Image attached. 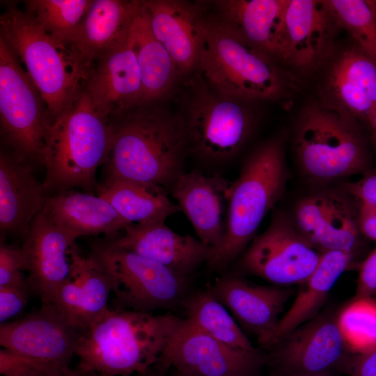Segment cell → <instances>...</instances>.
Returning a JSON list of instances; mask_svg holds the SVG:
<instances>
[{"mask_svg":"<svg viewBox=\"0 0 376 376\" xmlns=\"http://www.w3.org/2000/svg\"><path fill=\"white\" fill-rule=\"evenodd\" d=\"M345 187L346 192L360 203L376 205V172L367 171L361 179Z\"/></svg>","mask_w":376,"mask_h":376,"instance_id":"40","label":"cell"},{"mask_svg":"<svg viewBox=\"0 0 376 376\" xmlns=\"http://www.w3.org/2000/svg\"><path fill=\"white\" fill-rule=\"evenodd\" d=\"M248 104L219 95L203 84L190 102L185 121L188 142L195 152L212 162L235 155L255 124Z\"/></svg>","mask_w":376,"mask_h":376,"instance_id":"10","label":"cell"},{"mask_svg":"<svg viewBox=\"0 0 376 376\" xmlns=\"http://www.w3.org/2000/svg\"><path fill=\"white\" fill-rule=\"evenodd\" d=\"M369 125H370L372 130V139L374 143L376 144V107L375 111L370 117L369 121Z\"/></svg>","mask_w":376,"mask_h":376,"instance_id":"44","label":"cell"},{"mask_svg":"<svg viewBox=\"0 0 376 376\" xmlns=\"http://www.w3.org/2000/svg\"><path fill=\"white\" fill-rule=\"evenodd\" d=\"M289 0L216 1L229 26L276 60L282 53L285 17Z\"/></svg>","mask_w":376,"mask_h":376,"instance_id":"27","label":"cell"},{"mask_svg":"<svg viewBox=\"0 0 376 376\" xmlns=\"http://www.w3.org/2000/svg\"><path fill=\"white\" fill-rule=\"evenodd\" d=\"M182 320L170 313L111 308L81 333L75 368L105 376L147 373L159 362Z\"/></svg>","mask_w":376,"mask_h":376,"instance_id":"3","label":"cell"},{"mask_svg":"<svg viewBox=\"0 0 376 376\" xmlns=\"http://www.w3.org/2000/svg\"><path fill=\"white\" fill-rule=\"evenodd\" d=\"M25 271L21 248L1 241L0 287L29 286Z\"/></svg>","mask_w":376,"mask_h":376,"instance_id":"36","label":"cell"},{"mask_svg":"<svg viewBox=\"0 0 376 376\" xmlns=\"http://www.w3.org/2000/svg\"><path fill=\"white\" fill-rule=\"evenodd\" d=\"M89 246V253L109 279L111 309L152 313L184 299L188 277L136 253L110 247L102 239Z\"/></svg>","mask_w":376,"mask_h":376,"instance_id":"8","label":"cell"},{"mask_svg":"<svg viewBox=\"0 0 376 376\" xmlns=\"http://www.w3.org/2000/svg\"><path fill=\"white\" fill-rule=\"evenodd\" d=\"M48 196L32 165L4 150L0 153V230L2 235L27 233L43 211Z\"/></svg>","mask_w":376,"mask_h":376,"instance_id":"25","label":"cell"},{"mask_svg":"<svg viewBox=\"0 0 376 376\" xmlns=\"http://www.w3.org/2000/svg\"><path fill=\"white\" fill-rule=\"evenodd\" d=\"M267 357L234 350L182 319L155 368L190 376H260Z\"/></svg>","mask_w":376,"mask_h":376,"instance_id":"12","label":"cell"},{"mask_svg":"<svg viewBox=\"0 0 376 376\" xmlns=\"http://www.w3.org/2000/svg\"><path fill=\"white\" fill-rule=\"evenodd\" d=\"M338 323L352 351L365 353L376 348V299H353L340 313Z\"/></svg>","mask_w":376,"mask_h":376,"instance_id":"35","label":"cell"},{"mask_svg":"<svg viewBox=\"0 0 376 376\" xmlns=\"http://www.w3.org/2000/svg\"><path fill=\"white\" fill-rule=\"evenodd\" d=\"M109 120L111 140L103 164L104 182L172 187L183 173L189 143L185 120L150 104Z\"/></svg>","mask_w":376,"mask_h":376,"instance_id":"1","label":"cell"},{"mask_svg":"<svg viewBox=\"0 0 376 376\" xmlns=\"http://www.w3.org/2000/svg\"><path fill=\"white\" fill-rule=\"evenodd\" d=\"M376 294V249L360 265L354 299L370 297Z\"/></svg>","mask_w":376,"mask_h":376,"instance_id":"38","label":"cell"},{"mask_svg":"<svg viewBox=\"0 0 376 376\" xmlns=\"http://www.w3.org/2000/svg\"><path fill=\"white\" fill-rule=\"evenodd\" d=\"M331 57L319 102L356 120L368 123L376 107V63L356 45Z\"/></svg>","mask_w":376,"mask_h":376,"instance_id":"19","label":"cell"},{"mask_svg":"<svg viewBox=\"0 0 376 376\" xmlns=\"http://www.w3.org/2000/svg\"><path fill=\"white\" fill-rule=\"evenodd\" d=\"M358 223L361 233L376 241V205L360 203Z\"/></svg>","mask_w":376,"mask_h":376,"instance_id":"42","label":"cell"},{"mask_svg":"<svg viewBox=\"0 0 376 376\" xmlns=\"http://www.w3.org/2000/svg\"><path fill=\"white\" fill-rule=\"evenodd\" d=\"M78 237L52 222L42 212L33 221L21 247L33 292L42 304H52L71 272L70 250Z\"/></svg>","mask_w":376,"mask_h":376,"instance_id":"14","label":"cell"},{"mask_svg":"<svg viewBox=\"0 0 376 376\" xmlns=\"http://www.w3.org/2000/svg\"><path fill=\"white\" fill-rule=\"evenodd\" d=\"M84 91L95 110L108 119L143 105L141 71L128 39L94 65Z\"/></svg>","mask_w":376,"mask_h":376,"instance_id":"21","label":"cell"},{"mask_svg":"<svg viewBox=\"0 0 376 376\" xmlns=\"http://www.w3.org/2000/svg\"><path fill=\"white\" fill-rule=\"evenodd\" d=\"M93 0H27L25 11L56 40L70 46Z\"/></svg>","mask_w":376,"mask_h":376,"instance_id":"33","label":"cell"},{"mask_svg":"<svg viewBox=\"0 0 376 376\" xmlns=\"http://www.w3.org/2000/svg\"><path fill=\"white\" fill-rule=\"evenodd\" d=\"M29 286L0 287V322H8L26 307L30 294Z\"/></svg>","mask_w":376,"mask_h":376,"instance_id":"37","label":"cell"},{"mask_svg":"<svg viewBox=\"0 0 376 376\" xmlns=\"http://www.w3.org/2000/svg\"><path fill=\"white\" fill-rule=\"evenodd\" d=\"M139 3L93 1L70 45L89 73L101 58L127 42Z\"/></svg>","mask_w":376,"mask_h":376,"instance_id":"24","label":"cell"},{"mask_svg":"<svg viewBox=\"0 0 376 376\" xmlns=\"http://www.w3.org/2000/svg\"><path fill=\"white\" fill-rule=\"evenodd\" d=\"M327 2L340 29L347 31L356 45L376 63V1Z\"/></svg>","mask_w":376,"mask_h":376,"instance_id":"34","label":"cell"},{"mask_svg":"<svg viewBox=\"0 0 376 376\" xmlns=\"http://www.w3.org/2000/svg\"><path fill=\"white\" fill-rule=\"evenodd\" d=\"M288 176L283 136L263 142L249 155L230 185L225 235L206 263L209 267L224 269L243 253L283 196Z\"/></svg>","mask_w":376,"mask_h":376,"instance_id":"4","label":"cell"},{"mask_svg":"<svg viewBox=\"0 0 376 376\" xmlns=\"http://www.w3.org/2000/svg\"><path fill=\"white\" fill-rule=\"evenodd\" d=\"M352 260L353 252L331 250L321 253L316 268L299 285L295 300L281 318L272 346L301 324L317 317L329 291L350 266Z\"/></svg>","mask_w":376,"mask_h":376,"instance_id":"29","label":"cell"},{"mask_svg":"<svg viewBox=\"0 0 376 376\" xmlns=\"http://www.w3.org/2000/svg\"><path fill=\"white\" fill-rule=\"evenodd\" d=\"M185 306L187 319L212 338L238 351L259 352L209 288L191 295L185 300Z\"/></svg>","mask_w":376,"mask_h":376,"instance_id":"32","label":"cell"},{"mask_svg":"<svg viewBox=\"0 0 376 376\" xmlns=\"http://www.w3.org/2000/svg\"><path fill=\"white\" fill-rule=\"evenodd\" d=\"M128 40L141 75L143 104L165 95L180 74L172 57L153 34L146 10L140 1Z\"/></svg>","mask_w":376,"mask_h":376,"instance_id":"30","label":"cell"},{"mask_svg":"<svg viewBox=\"0 0 376 376\" xmlns=\"http://www.w3.org/2000/svg\"><path fill=\"white\" fill-rule=\"evenodd\" d=\"M292 220L299 232L320 253L354 252L361 233L357 212L345 194L324 190L300 199Z\"/></svg>","mask_w":376,"mask_h":376,"instance_id":"18","label":"cell"},{"mask_svg":"<svg viewBox=\"0 0 376 376\" xmlns=\"http://www.w3.org/2000/svg\"><path fill=\"white\" fill-rule=\"evenodd\" d=\"M196 68L214 92L247 103L289 97L294 75L219 15L203 19Z\"/></svg>","mask_w":376,"mask_h":376,"instance_id":"2","label":"cell"},{"mask_svg":"<svg viewBox=\"0 0 376 376\" xmlns=\"http://www.w3.org/2000/svg\"><path fill=\"white\" fill-rule=\"evenodd\" d=\"M71 368L33 359L24 361L15 376H71Z\"/></svg>","mask_w":376,"mask_h":376,"instance_id":"39","label":"cell"},{"mask_svg":"<svg viewBox=\"0 0 376 376\" xmlns=\"http://www.w3.org/2000/svg\"><path fill=\"white\" fill-rule=\"evenodd\" d=\"M1 142L18 159L42 165L47 105L20 61L0 37Z\"/></svg>","mask_w":376,"mask_h":376,"instance_id":"9","label":"cell"},{"mask_svg":"<svg viewBox=\"0 0 376 376\" xmlns=\"http://www.w3.org/2000/svg\"><path fill=\"white\" fill-rule=\"evenodd\" d=\"M45 215L58 226L82 235L113 236L130 225L100 196L67 190L48 196Z\"/></svg>","mask_w":376,"mask_h":376,"instance_id":"28","label":"cell"},{"mask_svg":"<svg viewBox=\"0 0 376 376\" xmlns=\"http://www.w3.org/2000/svg\"><path fill=\"white\" fill-rule=\"evenodd\" d=\"M124 231L102 240L110 247L155 260L186 277L207 263L212 251L199 239L180 235L164 222L132 224Z\"/></svg>","mask_w":376,"mask_h":376,"instance_id":"20","label":"cell"},{"mask_svg":"<svg viewBox=\"0 0 376 376\" xmlns=\"http://www.w3.org/2000/svg\"><path fill=\"white\" fill-rule=\"evenodd\" d=\"M315 376H332V375H331V373H327V374H322V375H315Z\"/></svg>","mask_w":376,"mask_h":376,"instance_id":"46","label":"cell"},{"mask_svg":"<svg viewBox=\"0 0 376 376\" xmlns=\"http://www.w3.org/2000/svg\"><path fill=\"white\" fill-rule=\"evenodd\" d=\"M209 290L242 329L266 347L272 346L279 315L293 294L288 286L256 285L236 274H224Z\"/></svg>","mask_w":376,"mask_h":376,"instance_id":"16","label":"cell"},{"mask_svg":"<svg viewBox=\"0 0 376 376\" xmlns=\"http://www.w3.org/2000/svg\"><path fill=\"white\" fill-rule=\"evenodd\" d=\"M294 143L301 170L313 181L329 182L368 171V157L356 120L319 101L301 111Z\"/></svg>","mask_w":376,"mask_h":376,"instance_id":"7","label":"cell"},{"mask_svg":"<svg viewBox=\"0 0 376 376\" xmlns=\"http://www.w3.org/2000/svg\"><path fill=\"white\" fill-rule=\"evenodd\" d=\"M152 31L172 57L180 74L196 68L203 16L193 3L175 0H146Z\"/></svg>","mask_w":376,"mask_h":376,"instance_id":"26","label":"cell"},{"mask_svg":"<svg viewBox=\"0 0 376 376\" xmlns=\"http://www.w3.org/2000/svg\"><path fill=\"white\" fill-rule=\"evenodd\" d=\"M267 357L270 376H315L337 367L347 370L349 349L338 317H315L283 338ZM350 350V349H349Z\"/></svg>","mask_w":376,"mask_h":376,"instance_id":"13","label":"cell"},{"mask_svg":"<svg viewBox=\"0 0 376 376\" xmlns=\"http://www.w3.org/2000/svg\"><path fill=\"white\" fill-rule=\"evenodd\" d=\"M0 37L26 66L47 105L50 123L84 91L89 71L71 47L47 33L15 3H10L0 16Z\"/></svg>","mask_w":376,"mask_h":376,"instance_id":"6","label":"cell"},{"mask_svg":"<svg viewBox=\"0 0 376 376\" xmlns=\"http://www.w3.org/2000/svg\"><path fill=\"white\" fill-rule=\"evenodd\" d=\"M347 370L352 376H376V348L350 358Z\"/></svg>","mask_w":376,"mask_h":376,"instance_id":"41","label":"cell"},{"mask_svg":"<svg viewBox=\"0 0 376 376\" xmlns=\"http://www.w3.org/2000/svg\"><path fill=\"white\" fill-rule=\"evenodd\" d=\"M81 333L52 304H42L24 318L1 324L0 345L29 358L69 366Z\"/></svg>","mask_w":376,"mask_h":376,"instance_id":"15","label":"cell"},{"mask_svg":"<svg viewBox=\"0 0 376 376\" xmlns=\"http://www.w3.org/2000/svg\"><path fill=\"white\" fill-rule=\"evenodd\" d=\"M321 257L299 232L292 218L274 214L268 228L253 237L242 253L238 269L276 285L302 283L315 270Z\"/></svg>","mask_w":376,"mask_h":376,"instance_id":"11","label":"cell"},{"mask_svg":"<svg viewBox=\"0 0 376 376\" xmlns=\"http://www.w3.org/2000/svg\"><path fill=\"white\" fill-rule=\"evenodd\" d=\"M230 182L220 175L198 171L183 172L172 186V195L191 222L198 239L212 250L221 243L226 230L225 202Z\"/></svg>","mask_w":376,"mask_h":376,"instance_id":"23","label":"cell"},{"mask_svg":"<svg viewBox=\"0 0 376 376\" xmlns=\"http://www.w3.org/2000/svg\"><path fill=\"white\" fill-rule=\"evenodd\" d=\"M110 120L99 113L84 91L63 113L48 124L42 155L48 193L81 187L97 189L95 174L111 146Z\"/></svg>","mask_w":376,"mask_h":376,"instance_id":"5","label":"cell"},{"mask_svg":"<svg viewBox=\"0 0 376 376\" xmlns=\"http://www.w3.org/2000/svg\"><path fill=\"white\" fill-rule=\"evenodd\" d=\"M170 376H190V375H185V374H182V373H178L177 371H175Z\"/></svg>","mask_w":376,"mask_h":376,"instance_id":"45","label":"cell"},{"mask_svg":"<svg viewBox=\"0 0 376 376\" xmlns=\"http://www.w3.org/2000/svg\"><path fill=\"white\" fill-rule=\"evenodd\" d=\"M71 376H105L91 372H85L80 370H78L76 368H71ZM132 376H158L157 375H154L152 371H150L145 374L135 375Z\"/></svg>","mask_w":376,"mask_h":376,"instance_id":"43","label":"cell"},{"mask_svg":"<svg viewBox=\"0 0 376 376\" xmlns=\"http://www.w3.org/2000/svg\"><path fill=\"white\" fill-rule=\"evenodd\" d=\"M338 29L327 1L289 0L280 61L302 72L315 70L333 54Z\"/></svg>","mask_w":376,"mask_h":376,"instance_id":"17","label":"cell"},{"mask_svg":"<svg viewBox=\"0 0 376 376\" xmlns=\"http://www.w3.org/2000/svg\"><path fill=\"white\" fill-rule=\"evenodd\" d=\"M70 257V276L52 305L70 325L82 332L110 311L111 287L107 273L90 253L81 255L75 244Z\"/></svg>","mask_w":376,"mask_h":376,"instance_id":"22","label":"cell"},{"mask_svg":"<svg viewBox=\"0 0 376 376\" xmlns=\"http://www.w3.org/2000/svg\"><path fill=\"white\" fill-rule=\"evenodd\" d=\"M97 191L129 224L164 222L180 211L159 187L113 180L99 185Z\"/></svg>","mask_w":376,"mask_h":376,"instance_id":"31","label":"cell"}]
</instances>
